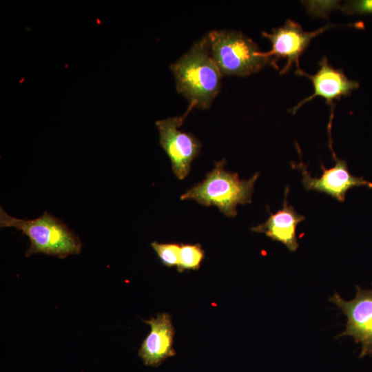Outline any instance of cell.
<instances>
[{
    "label": "cell",
    "mask_w": 372,
    "mask_h": 372,
    "mask_svg": "<svg viewBox=\"0 0 372 372\" xmlns=\"http://www.w3.org/2000/svg\"><path fill=\"white\" fill-rule=\"evenodd\" d=\"M204 257L205 251L200 245H181L177 269L178 271L198 269Z\"/></svg>",
    "instance_id": "12"
},
{
    "label": "cell",
    "mask_w": 372,
    "mask_h": 372,
    "mask_svg": "<svg viewBox=\"0 0 372 372\" xmlns=\"http://www.w3.org/2000/svg\"><path fill=\"white\" fill-rule=\"evenodd\" d=\"M176 90L193 107L207 109L218 94L222 74L211 54L205 35L170 65Z\"/></svg>",
    "instance_id": "1"
},
{
    "label": "cell",
    "mask_w": 372,
    "mask_h": 372,
    "mask_svg": "<svg viewBox=\"0 0 372 372\" xmlns=\"http://www.w3.org/2000/svg\"><path fill=\"white\" fill-rule=\"evenodd\" d=\"M289 187L285 192L282 209L275 214L270 213L268 219L262 224L251 228V231L263 233L272 240L284 244L287 249L293 252L299 247L296 235L298 225L305 219L298 214L291 205H288L287 194Z\"/></svg>",
    "instance_id": "11"
},
{
    "label": "cell",
    "mask_w": 372,
    "mask_h": 372,
    "mask_svg": "<svg viewBox=\"0 0 372 372\" xmlns=\"http://www.w3.org/2000/svg\"><path fill=\"white\" fill-rule=\"evenodd\" d=\"M341 8L349 14H372V0L347 1Z\"/></svg>",
    "instance_id": "14"
},
{
    "label": "cell",
    "mask_w": 372,
    "mask_h": 372,
    "mask_svg": "<svg viewBox=\"0 0 372 372\" xmlns=\"http://www.w3.org/2000/svg\"><path fill=\"white\" fill-rule=\"evenodd\" d=\"M144 322L150 326L151 330L141 345L138 355L145 365L157 367L176 354L173 348L174 328L171 316L167 313Z\"/></svg>",
    "instance_id": "10"
},
{
    "label": "cell",
    "mask_w": 372,
    "mask_h": 372,
    "mask_svg": "<svg viewBox=\"0 0 372 372\" xmlns=\"http://www.w3.org/2000/svg\"><path fill=\"white\" fill-rule=\"evenodd\" d=\"M356 289L355 297L351 300H345L335 293L329 301L347 318L346 329L338 337L352 336L356 343H361V358L372 355V288L366 290L356 286Z\"/></svg>",
    "instance_id": "8"
},
{
    "label": "cell",
    "mask_w": 372,
    "mask_h": 372,
    "mask_svg": "<svg viewBox=\"0 0 372 372\" xmlns=\"http://www.w3.org/2000/svg\"><path fill=\"white\" fill-rule=\"evenodd\" d=\"M319 70L313 75L306 73L302 70L296 75L306 76L313 84V94L302 99L289 111L295 114L302 105L311 101L316 96L326 100L327 104L334 105L335 100L351 94V92L359 87V83L351 80L341 69H335L329 63L327 58L323 56L318 63Z\"/></svg>",
    "instance_id": "9"
},
{
    "label": "cell",
    "mask_w": 372,
    "mask_h": 372,
    "mask_svg": "<svg viewBox=\"0 0 372 372\" xmlns=\"http://www.w3.org/2000/svg\"><path fill=\"white\" fill-rule=\"evenodd\" d=\"M333 118V110H331L329 123L328 124V133L329 138V147L335 161L334 166L327 169L323 164H321L320 168L322 170V174L319 178L311 177L307 169V165H304L302 162L296 164V167L302 172V185L307 191L313 190L325 193L342 203L344 201L346 193L349 189L361 186L372 188V183L367 181L362 176L358 177L351 175L349 172L347 161L336 156L333 149L331 134Z\"/></svg>",
    "instance_id": "6"
},
{
    "label": "cell",
    "mask_w": 372,
    "mask_h": 372,
    "mask_svg": "<svg viewBox=\"0 0 372 372\" xmlns=\"http://www.w3.org/2000/svg\"><path fill=\"white\" fill-rule=\"evenodd\" d=\"M211 54L222 75L247 76L276 62L265 56L257 44L242 32L213 30L207 34Z\"/></svg>",
    "instance_id": "4"
},
{
    "label": "cell",
    "mask_w": 372,
    "mask_h": 372,
    "mask_svg": "<svg viewBox=\"0 0 372 372\" xmlns=\"http://www.w3.org/2000/svg\"><path fill=\"white\" fill-rule=\"evenodd\" d=\"M225 159L216 162L205 178L181 195L180 200L192 199L205 206H216L228 217L236 216L238 205L251 203L259 173L240 180L238 174L225 169Z\"/></svg>",
    "instance_id": "3"
},
{
    "label": "cell",
    "mask_w": 372,
    "mask_h": 372,
    "mask_svg": "<svg viewBox=\"0 0 372 372\" xmlns=\"http://www.w3.org/2000/svg\"><path fill=\"white\" fill-rule=\"evenodd\" d=\"M338 26L342 25L328 24L313 32H307L299 23L289 19L283 25L273 28L271 32L262 33L271 43V50L263 52V54L276 62L279 59H286L285 65L280 72V74L288 72L294 64L297 68L296 74L302 70L299 59L311 41L323 32Z\"/></svg>",
    "instance_id": "7"
},
{
    "label": "cell",
    "mask_w": 372,
    "mask_h": 372,
    "mask_svg": "<svg viewBox=\"0 0 372 372\" xmlns=\"http://www.w3.org/2000/svg\"><path fill=\"white\" fill-rule=\"evenodd\" d=\"M151 246L163 265L169 267L178 266L181 245L155 241L151 243Z\"/></svg>",
    "instance_id": "13"
},
{
    "label": "cell",
    "mask_w": 372,
    "mask_h": 372,
    "mask_svg": "<svg viewBox=\"0 0 372 372\" xmlns=\"http://www.w3.org/2000/svg\"><path fill=\"white\" fill-rule=\"evenodd\" d=\"M193 108L189 105L182 116L156 122L160 145L170 159L174 174L180 180L184 179L189 173L192 163L199 154L201 147L200 141L194 136L179 130Z\"/></svg>",
    "instance_id": "5"
},
{
    "label": "cell",
    "mask_w": 372,
    "mask_h": 372,
    "mask_svg": "<svg viewBox=\"0 0 372 372\" xmlns=\"http://www.w3.org/2000/svg\"><path fill=\"white\" fill-rule=\"evenodd\" d=\"M0 227H14L28 236L30 245L25 252L26 257L43 254L63 259L81 251L82 243L79 236L48 211L32 220H23L10 216L1 207Z\"/></svg>",
    "instance_id": "2"
}]
</instances>
